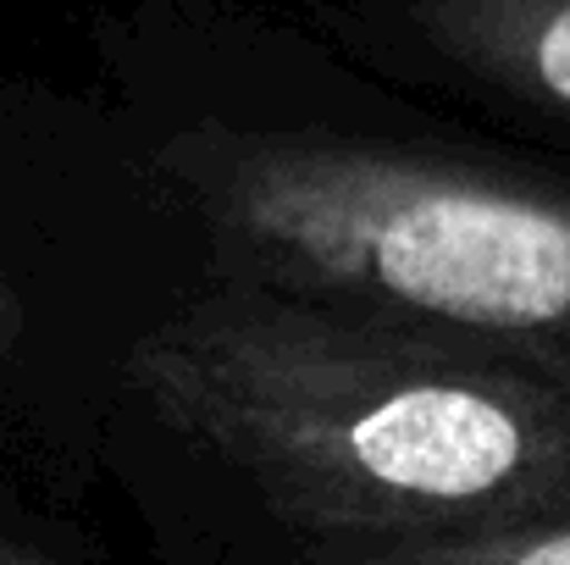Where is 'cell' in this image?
Wrapping results in <instances>:
<instances>
[{
    "instance_id": "obj_1",
    "label": "cell",
    "mask_w": 570,
    "mask_h": 565,
    "mask_svg": "<svg viewBox=\"0 0 570 565\" xmlns=\"http://www.w3.org/2000/svg\"><path fill=\"white\" fill-rule=\"evenodd\" d=\"M128 438L210 483L266 565L476 549L570 516V388L233 283L122 350L106 455Z\"/></svg>"
},
{
    "instance_id": "obj_6",
    "label": "cell",
    "mask_w": 570,
    "mask_h": 565,
    "mask_svg": "<svg viewBox=\"0 0 570 565\" xmlns=\"http://www.w3.org/2000/svg\"><path fill=\"white\" fill-rule=\"evenodd\" d=\"M0 565H83L72 549H61L56 538L33 533L17 516H0Z\"/></svg>"
},
{
    "instance_id": "obj_2",
    "label": "cell",
    "mask_w": 570,
    "mask_h": 565,
    "mask_svg": "<svg viewBox=\"0 0 570 565\" xmlns=\"http://www.w3.org/2000/svg\"><path fill=\"white\" fill-rule=\"evenodd\" d=\"M199 283L570 388V178L504 156L327 128L184 123L145 150Z\"/></svg>"
},
{
    "instance_id": "obj_4",
    "label": "cell",
    "mask_w": 570,
    "mask_h": 565,
    "mask_svg": "<svg viewBox=\"0 0 570 565\" xmlns=\"http://www.w3.org/2000/svg\"><path fill=\"white\" fill-rule=\"evenodd\" d=\"M361 565H570V516L515 533V538H493L476 549H438V555H399V561H361Z\"/></svg>"
},
{
    "instance_id": "obj_5",
    "label": "cell",
    "mask_w": 570,
    "mask_h": 565,
    "mask_svg": "<svg viewBox=\"0 0 570 565\" xmlns=\"http://www.w3.org/2000/svg\"><path fill=\"white\" fill-rule=\"evenodd\" d=\"M45 350V311L28 283V272L0 250V377L28 372V361Z\"/></svg>"
},
{
    "instance_id": "obj_3",
    "label": "cell",
    "mask_w": 570,
    "mask_h": 565,
    "mask_svg": "<svg viewBox=\"0 0 570 565\" xmlns=\"http://www.w3.org/2000/svg\"><path fill=\"white\" fill-rule=\"evenodd\" d=\"M393 56L570 139V0H372Z\"/></svg>"
}]
</instances>
